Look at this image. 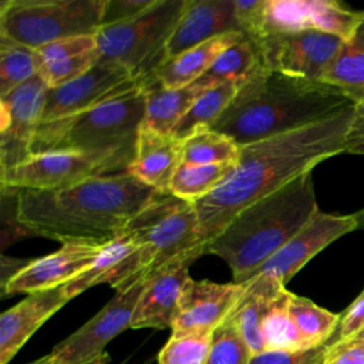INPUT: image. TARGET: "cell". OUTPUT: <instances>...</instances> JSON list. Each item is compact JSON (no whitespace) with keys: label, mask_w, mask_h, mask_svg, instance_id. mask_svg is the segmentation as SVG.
I'll use <instances>...</instances> for the list:
<instances>
[{"label":"cell","mask_w":364,"mask_h":364,"mask_svg":"<svg viewBox=\"0 0 364 364\" xmlns=\"http://www.w3.org/2000/svg\"><path fill=\"white\" fill-rule=\"evenodd\" d=\"M354 107L324 121L240 146L233 171L209 195L192 202L203 243L212 242L246 206L276 192L320 162L344 154Z\"/></svg>","instance_id":"cell-1"},{"label":"cell","mask_w":364,"mask_h":364,"mask_svg":"<svg viewBox=\"0 0 364 364\" xmlns=\"http://www.w3.org/2000/svg\"><path fill=\"white\" fill-rule=\"evenodd\" d=\"M158 193L127 171L60 191L17 189V219L30 236L104 247Z\"/></svg>","instance_id":"cell-2"},{"label":"cell","mask_w":364,"mask_h":364,"mask_svg":"<svg viewBox=\"0 0 364 364\" xmlns=\"http://www.w3.org/2000/svg\"><path fill=\"white\" fill-rule=\"evenodd\" d=\"M354 105L337 87L262 64L239 84L233 100L210 128L243 146L324 121Z\"/></svg>","instance_id":"cell-3"},{"label":"cell","mask_w":364,"mask_h":364,"mask_svg":"<svg viewBox=\"0 0 364 364\" xmlns=\"http://www.w3.org/2000/svg\"><path fill=\"white\" fill-rule=\"evenodd\" d=\"M318 212L307 172L242 209L206 250L229 264L233 283H245Z\"/></svg>","instance_id":"cell-4"},{"label":"cell","mask_w":364,"mask_h":364,"mask_svg":"<svg viewBox=\"0 0 364 364\" xmlns=\"http://www.w3.org/2000/svg\"><path fill=\"white\" fill-rule=\"evenodd\" d=\"M145 117V91L136 88L88 111L41 122L31 155L41 152L108 154L131 164Z\"/></svg>","instance_id":"cell-5"},{"label":"cell","mask_w":364,"mask_h":364,"mask_svg":"<svg viewBox=\"0 0 364 364\" xmlns=\"http://www.w3.org/2000/svg\"><path fill=\"white\" fill-rule=\"evenodd\" d=\"M186 1L155 0L128 20L102 26L95 34L101 58L121 64L145 85L166 63V47Z\"/></svg>","instance_id":"cell-6"},{"label":"cell","mask_w":364,"mask_h":364,"mask_svg":"<svg viewBox=\"0 0 364 364\" xmlns=\"http://www.w3.org/2000/svg\"><path fill=\"white\" fill-rule=\"evenodd\" d=\"M108 0H6L0 37L37 50L50 43L97 34Z\"/></svg>","instance_id":"cell-7"},{"label":"cell","mask_w":364,"mask_h":364,"mask_svg":"<svg viewBox=\"0 0 364 364\" xmlns=\"http://www.w3.org/2000/svg\"><path fill=\"white\" fill-rule=\"evenodd\" d=\"M124 233L148 250L152 259L151 272L208 246L200 240L199 218L193 205L172 193H158L128 223Z\"/></svg>","instance_id":"cell-8"},{"label":"cell","mask_w":364,"mask_h":364,"mask_svg":"<svg viewBox=\"0 0 364 364\" xmlns=\"http://www.w3.org/2000/svg\"><path fill=\"white\" fill-rule=\"evenodd\" d=\"M129 162L108 154L41 152L0 172L1 186L27 191H60L87 179L127 171Z\"/></svg>","instance_id":"cell-9"},{"label":"cell","mask_w":364,"mask_h":364,"mask_svg":"<svg viewBox=\"0 0 364 364\" xmlns=\"http://www.w3.org/2000/svg\"><path fill=\"white\" fill-rule=\"evenodd\" d=\"M253 43L266 68L321 81L343 44V38L318 30H300L266 33Z\"/></svg>","instance_id":"cell-10"},{"label":"cell","mask_w":364,"mask_h":364,"mask_svg":"<svg viewBox=\"0 0 364 364\" xmlns=\"http://www.w3.org/2000/svg\"><path fill=\"white\" fill-rule=\"evenodd\" d=\"M141 87H144V84L125 67L100 58V61L80 78L48 90L41 122H51L88 111Z\"/></svg>","instance_id":"cell-11"},{"label":"cell","mask_w":364,"mask_h":364,"mask_svg":"<svg viewBox=\"0 0 364 364\" xmlns=\"http://www.w3.org/2000/svg\"><path fill=\"white\" fill-rule=\"evenodd\" d=\"M145 286V276L115 296L87 323L54 346L51 353L65 364H81L105 353L107 344L129 328L135 306Z\"/></svg>","instance_id":"cell-12"},{"label":"cell","mask_w":364,"mask_h":364,"mask_svg":"<svg viewBox=\"0 0 364 364\" xmlns=\"http://www.w3.org/2000/svg\"><path fill=\"white\" fill-rule=\"evenodd\" d=\"M48 90L37 74L0 97V172L31 155V144L41 122Z\"/></svg>","instance_id":"cell-13"},{"label":"cell","mask_w":364,"mask_h":364,"mask_svg":"<svg viewBox=\"0 0 364 364\" xmlns=\"http://www.w3.org/2000/svg\"><path fill=\"white\" fill-rule=\"evenodd\" d=\"M363 18L364 10L348 9L336 0H266L264 34L318 30L346 40Z\"/></svg>","instance_id":"cell-14"},{"label":"cell","mask_w":364,"mask_h":364,"mask_svg":"<svg viewBox=\"0 0 364 364\" xmlns=\"http://www.w3.org/2000/svg\"><path fill=\"white\" fill-rule=\"evenodd\" d=\"M355 229H358L355 213L337 215L320 210L297 235L267 259L253 276L267 274L286 286L287 282L317 253Z\"/></svg>","instance_id":"cell-15"},{"label":"cell","mask_w":364,"mask_h":364,"mask_svg":"<svg viewBox=\"0 0 364 364\" xmlns=\"http://www.w3.org/2000/svg\"><path fill=\"white\" fill-rule=\"evenodd\" d=\"M206 253V249L189 252L145 274L129 328H171L182 290L191 279L189 266Z\"/></svg>","instance_id":"cell-16"},{"label":"cell","mask_w":364,"mask_h":364,"mask_svg":"<svg viewBox=\"0 0 364 364\" xmlns=\"http://www.w3.org/2000/svg\"><path fill=\"white\" fill-rule=\"evenodd\" d=\"M245 284L189 279L182 290L171 327L172 334L212 333L233 310Z\"/></svg>","instance_id":"cell-17"},{"label":"cell","mask_w":364,"mask_h":364,"mask_svg":"<svg viewBox=\"0 0 364 364\" xmlns=\"http://www.w3.org/2000/svg\"><path fill=\"white\" fill-rule=\"evenodd\" d=\"M102 247L87 245H63L60 250L30 260L18 273L1 284L4 297L31 294L65 284L88 267Z\"/></svg>","instance_id":"cell-18"},{"label":"cell","mask_w":364,"mask_h":364,"mask_svg":"<svg viewBox=\"0 0 364 364\" xmlns=\"http://www.w3.org/2000/svg\"><path fill=\"white\" fill-rule=\"evenodd\" d=\"M64 284L27 294L0 316V364H9L30 337L65 303Z\"/></svg>","instance_id":"cell-19"},{"label":"cell","mask_w":364,"mask_h":364,"mask_svg":"<svg viewBox=\"0 0 364 364\" xmlns=\"http://www.w3.org/2000/svg\"><path fill=\"white\" fill-rule=\"evenodd\" d=\"M230 31H240L235 17V0H188L169 38L166 61Z\"/></svg>","instance_id":"cell-20"},{"label":"cell","mask_w":364,"mask_h":364,"mask_svg":"<svg viewBox=\"0 0 364 364\" xmlns=\"http://www.w3.org/2000/svg\"><path fill=\"white\" fill-rule=\"evenodd\" d=\"M182 165V139L141 127L134 158L127 169L144 185L169 193L171 182Z\"/></svg>","instance_id":"cell-21"},{"label":"cell","mask_w":364,"mask_h":364,"mask_svg":"<svg viewBox=\"0 0 364 364\" xmlns=\"http://www.w3.org/2000/svg\"><path fill=\"white\" fill-rule=\"evenodd\" d=\"M243 284V293L226 318L236 326L252 353L257 354L264 351L262 336L264 314L286 286L267 274H256Z\"/></svg>","instance_id":"cell-22"},{"label":"cell","mask_w":364,"mask_h":364,"mask_svg":"<svg viewBox=\"0 0 364 364\" xmlns=\"http://www.w3.org/2000/svg\"><path fill=\"white\" fill-rule=\"evenodd\" d=\"M245 38L240 31H230L208 40L168 60L155 73V78L166 88H183L199 80L228 47Z\"/></svg>","instance_id":"cell-23"},{"label":"cell","mask_w":364,"mask_h":364,"mask_svg":"<svg viewBox=\"0 0 364 364\" xmlns=\"http://www.w3.org/2000/svg\"><path fill=\"white\" fill-rule=\"evenodd\" d=\"M144 91L145 117L142 127L161 134H173L178 122L203 92V90L195 85L166 88L155 77L145 82Z\"/></svg>","instance_id":"cell-24"},{"label":"cell","mask_w":364,"mask_h":364,"mask_svg":"<svg viewBox=\"0 0 364 364\" xmlns=\"http://www.w3.org/2000/svg\"><path fill=\"white\" fill-rule=\"evenodd\" d=\"M138 247L139 245H136L127 233H122L118 239L105 245L88 267L64 284L67 299L71 300L90 287L101 283H108L117 290L122 282L124 263Z\"/></svg>","instance_id":"cell-25"},{"label":"cell","mask_w":364,"mask_h":364,"mask_svg":"<svg viewBox=\"0 0 364 364\" xmlns=\"http://www.w3.org/2000/svg\"><path fill=\"white\" fill-rule=\"evenodd\" d=\"M323 82L337 87L355 104L364 102V18L327 67Z\"/></svg>","instance_id":"cell-26"},{"label":"cell","mask_w":364,"mask_h":364,"mask_svg":"<svg viewBox=\"0 0 364 364\" xmlns=\"http://www.w3.org/2000/svg\"><path fill=\"white\" fill-rule=\"evenodd\" d=\"M260 65L262 60L256 44L250 38L245 37L223 50L210 68L192 85L203 91L229 82L239 85Z\"/></svg>","instance_id":"cell-27"},{"label":"cell","mask_w":364,"mask_h":364,"mask_svg":"<svg viewBox=\"0 0 364 364\" xmlns=\"http://www.w3.org/2000/svg\"><path fill=\"white\" fill-rule=\"evenodd\" d=\"M239 154L240 146L230 136L208 125L193 129L182 139V164H236Z\"/></svg>","instance_id":"cell-28"},{"label":"cell","mask_w":364,"mask_h":364,"mask_svg":"<svg viewBox=\"0 0 364 364\" xmlns=\"http://www.w3.org/2000/svg\"><path fill=\"white\" fill-rule=\"evenodd\" d=\"M236 164L189 165L182 164L169 186V193L186 202H195L213 192L233 171Z\"/></svg>","instance_id":"cell-29"},{"label":"cell","mask_w":364,"mask_h":364,"mask_svg":"<svg viewBox=\"0 0 364 364\" xmlns=\"http://www.w3.org/2000/svg\"><path fill=\"white\" fill-rule=\"evenodd\" d=\"M289 313L300 336L310 347L327 344L340 321V314L331 313L311 300L293 293L289 300Z\"/></svg>","instance_id":"cell-30"},{"label":"cell","mask_w":364,"mask_h":364,"mask_svg":"<svg viewBox=\"0 0 364 364\" xmlns=\"http://www.w3.org/2000/svg\"><path fill=\"white\" fill-rule=\"evenodd\" d=\"M291 293L284 289L270 304L262 321L264 350H303L310 347L300 336L289 313Z\"/></svg>","instance_id":"cell-31"},{"label":"cell","mask_w":364,"mask_h":364,"mask_svg":"<svg viewBox=\"0 0 364 364\" xmlns=\"http://www.w3.org/2000/svg\"><path fill=\"white\" fill-rule=\"evenodd\" d=\"M237 84L229 82L203 91L178 122L173 129V135L183 139L199 127H210L228 108L237 91Z\"/></svg>","instance_id":"cell-32"},{"label":"cell","mask_w":364,"mask_h":364,"mask_svg":"<svg viewBox=\"0 0 364 364\" xmlns=\"http://www.w3.org/2000/svg\"><path fill=\"white\" fill-rule=\"evenodd\" d=\"M38 74L36 50L0 37V97Z\"/></svg>","instance_id":"cell-33"},{"label":"cell","mask_w":364,"mask_h":364,"mask_svg":"<svg viewBox=\"0 0 364 364\" xmlns=\"http://www.w3.org/2000/svg\"><path fill=\"white\" fill-rule=\"evenodd\" d=\"M253 353L236 326L226 318L212 333V343L203 364H249Z\"/></svg>","instance_id":"cell-34"},{"label":"cell","mask_w":364,"mask_h":364,"mask_svg":"<svg viewBox=\"0 0 364 364\" xmlns=\"http://www.w3.org/2000/svg\"><path fill=\"white\" fill-rule=\"evenodd\" d=\"M212 333L171 334L158 353V364H203L210 348Z\"/></svg>","instance_id":"cell-35"},{"label":"cell","mask_w":364,"mask_h":364,"mask_svg":"<svg viewBox=\"0 0 364 364\" xmlns=\"http://www.w3.org/2000/svg\"><path fill=\"white\" fill-rule=\"evenodd\" d=\"M100 58L101 54L98 48H95L74 57L46 64L38 70V74L46 81L48 88H57L84 75L100 61Z\"/></svg>","instance_id":"cell-36"},{"label":"cell","mask_w":364,"mask_h":364,"mask_svg":"<svg viewBox=\"0 0 364 364\" xmlns=\"http://www.w3.org/2000/svg\"><path fill=\"white\" fill-rule=\"evenodd\" d=\"M97 48V37L95 34L88 36H75L63 38L47 46H43L36 50V60L38 70L50 63L64 60L68 57H74L91 50Z\"/></svg>","instance_id":"cell-37"},{"label":"cell","mask_w":364,"mask_h":364,"mask_svg":"<svg viewBox=\"0 0 364 364\" xmlns=\"http://www.w3.org/2000/svg\"><path fill=\"white\" fill-rule=\"evenodd\" d=\"M327 344L303 350H264L253 354L249 364H323Z\"/></svg>","instance_id":"cell-38"},{"label":"cell","mask_w":364,"mask_h":364,"mask_svg":"<svg viewBox=\"0 0 364 364\" xmlns=\"http://www.w3.org/2000/svg\"><path fill=\"white\" fill-rule=\"evenodd\" d=\"M266 0H235V17L245 37L257 41L264 34Z\"/></svg>","instance_id":"cell-39"},{"label":"cell","mask_w":364,"mask_h":364,"mask_svg":"<svg viewBox=\"0 0 364 364\" xmlns=\"http://www.w3.org/2000/svg\"><path fill=\"white\" fill-rule=\"evenodd\" d=\"M364 331V290L340 314L337 330L327 344L346 341L358 337Z\"/></svg>","instance_id":"cell-40"},{"label":"cell","mask_w":364,"mask_h":364,"mask_svg":"<svg viewBox=\"0 0 364 364\" xmlns=\"http://www.w3.org/2000/svg\"><path fill=\"white\" fill-rule=\"evenodd\" d=\"M323 364H364V337L327 344Z\"/></svg>","instance_id":"cell-41"},{"label":"cell","mask_w":364,"mask_h":364,"mask_svg":"<svg viewBox=\"0 0 364 364\" xmlns=\"http://www.w3.org/2000/svg\"><path fill=\"white\" fill-rule=\"evenodd\" d=\"M344 154L364 155V102L355 104L354 117L346 136ZM358 219V229H364V209L355 213Z\"/></svg>","instance_id":"cell-42"},{"label":"cell","mask_w":364,"mask_h":364,"mask_svg":"<svg viewBox=\"0 0 364 364\" xmlns=\"http://www.w3.org/2000/svg\"><path fill=\"white\" fill-rule=\"evenodd\" d=\"M155 0H108L102 26L128 20L154 4Z\"/></svg>","instance_id":"cell-43"},{"label":"cell","mask_w":364,"mask_h":364,"mask_svg":"<svg viewBox=\"0 0 364 364\" xmlns=\"http://www.w3.org/2000/svg\"><path fill=\"white\" fill-rule=\"evenodd\" d=\"M30 364H65V363L61 358H58L57 355H54L53 353H50V354H47V355H44V357H41V358H38V360H36Z\"/></svg>","instance_id":"cell-44"},{"label":"cell","mask_w":364,"mask_h":364,"mask_svg":"<svg viewBox=\"0 0 364 364\" xmlns=\"http://www.w3.org/2000/svg\"><path fill=\"white\" fill-rule=\"evenodd\" d=\"M109 363V355L107 353L95 357L94 360H90L87 363H81V364H108Z\"/></svg>","instance_id":"cell-45"},{"label":"cell","mask_w":364,"mask_h":364,"mask_svg":"<svg viewBox=\"0 0 364 364\" xmlns=\"http://www.w3.org/2000/svg\"><path fill=\"white\" fill-rule=\"evenodd\" d=\"M358 337H364V331H363V333H361Z\"/></svg>","instance_id":"cell-46"}]
</instances>
